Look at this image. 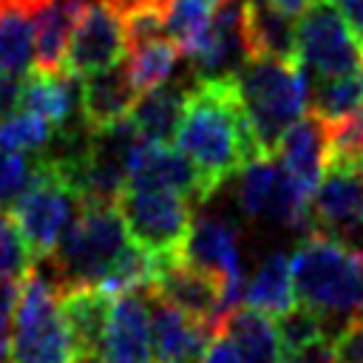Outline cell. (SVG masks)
<instances>
[{
	"instance_id": "cell-1",
	"label": "cell",
	"mask_w": 363,
	"mask_h": 363,
	"mask_svg": "<svg viewBox=\"0 0 363 363\" xmlns=\"http://www.w3.org/2000/svg\"><path fill=\"white\" fill-rule=\"evenodd\" d=\"M176 147L201 173L210 196L250 162L267 156L252 133L235 77H196L176 130Z\"/></svg>"
},
{
	"instance_id": "cell-2",
	"label": "cell",
	"mask_w": 363,
	"mask_h": 363,
	"mask_svg": "<svg viewBox=\"0 0 363 363\" xmlns=\"http://www.w3.org/2000/svg\"><path fill=\"white\" fill-rule=\"evenodd\" d=\"M292 289L301 306L340 326L363 318V250L326 233L309 235L289 255Z\"/></svg>"
},
{
	"instance_id": "cell-3",
	"label": "cell",
	"mask_w": 363,
	"mask_h": 363,
	"mask_svg": "<svg viewBox=\"0 0 363 363\" xmlns=\"http://www.w3.org/2000/svg\"><path fill=\"white\" fill-rule=\"evenodd\" d=\"M130 235L125 230V218L116 201L82 199L71 227L60 238L51 258L40 264H51V284L62 292L68 286L99 284L116 261L130 250Z\"/></svg>"
},
{
	"instance_id": "cell-4",
	"label": "cell",
	"mask_w": 363,
	"mask_h": 363,
	"mask_svg": "<svg viewBox=\"0 0 363 363\" xmlns=\"http://www.w3.org/2000/svg\"><path fill=\"white\" fill-rule=\"evenodd\" d=\"M252 133L267 156L309 108V74L298 60L250 57L235 74Z\"/></svg>"
},
{
	"instance_id": "cell-5",
	"label": "cell",
	"mask_w": 363,
	"mask_h": 363,
	"mask_svg": "<svg viewBox=\"0 0 363 363\" xmlns=\"http://www.w3.org/2000/svg\"><path fill=\"white\" fill-rule=\"evenodd\" d=\"M77 349L60 306V289L34 264L23 281L11 318L9 363H74Z\"/></svg>"
},
{
	"instance_id": "cell-6",
	"label": "cell",
	"mask_w": 363,
	"mask_h": 363,
	"mask_svg": "<svg viewBox=\"0 0 363 363\" xmlns=\"http://www.w3.org/2000/svg\"><path fill=\"white\" fill-rule=\"evenodd\" d=\"M79 204L82 196L77 184L68 179V173L60 167V162L48 153H40L31 184L14 201V218L34 255V264L54 255Z\"/></svg>"
},
{
	"instance_id": "cell-7",
	"label": "cell",
	"mask_w": 363,
	"mask_h": 363,
	"mask_svg": "<svg viewBox=\"0 0 363 363\" xmlns=\"http://www.w3.org/2000/svg\"><path fill=\"white\" fill-rule=\"evenodd\" d=\"M116 207L125 218L130 241L153 255H184V244L193 227L196 204L170 187H133L125 184Z\"/></svg>"
},
{
	"instance_id": "cell-8",
	"label": "cell",
	"mask_w": 363,
	"mask_h": 363,
	"mask_svg": "<svg viewBox=\"0 0 363 363\" xmlns=\"http://www.w3.org/2000/svg\"><path fill=\"white\" fill-rule=\"evenodd\" d=\"M295 45L309 79L363 74V40L332 0H309L295 26Z\"/></svg>"
},
{
	"instance_id": "cell-9",
	"label": "cell",
	"mask_w": 363,
	"mask_h": 363,
	"mask_svg": "<svg viewBox=\"0 0 363 363\" xmlns=\"http://www.w3.org/2000/svg\"><path fill=\"white\" fill-rule=\"evenodd\" d=\"M125 54L128 28L122 9L113 0H85L62 57V71L79 79L122 62Z\"/></svg>"
},
{
	"instance_id": "cell-10",
	"label": "cell",
	"mask_w": 363,
	"mask_h": 363,
	"mask_svg": "<svg viewBox=\"0 0 363 363\" xmlns=\"http://www.w3.org/2000/svg\"><path fill=\"white\" fill-rule=\"evenodd\" d=\"M235 196L238 207L252 221L309 230V199L289 182V176L272 156H261L238 173Z\"/></svg>"
},
{
	"instance_id": "cell-11",
	"label": "cell",
	"mask_w": 363,
	"mask_h": 363,
	"mask_svg": "<svg viewBox=\"0 0 363 363\" xmlns=\"http://www.w3.org/2000/svg\"><path fill=\"white\" fill-rule=\"evenodd\" d=\"M309 230L363 250V167L326 164L309 201Z\"/></svg>"
},
{
	"instance_id": "cell-12",
	"label": "cell",
	"mask_w": 363,
	"mask_h": 363,
	"mask_svg": "<svg viewBox=\"0 0 363 363\" xmlns=\"http://www.w3.org/2000/svg\"><path fill=\"white\" fill-rule=\"evenodd\" d=\"M184 261L221 278L230 306H238V298H244L247 275H244L238 227L230 218H224V216L193 218V227H190V235L184 244Z\"/></svg>"
},
{
	"instance_id": "cell-13",
	"label": "cell",
	"mask_w": 363,
	"mask_h": 363,
	"mask_svg": "<svg viewBox=\"0 0 363 363\" xmlns=\"http://www.w3.org/2000/svg\"><path fill=\"white\" fill-rule=\"evenodd\" d=\"M153 289L159 295H164L167 301H173L176 306H182L196 320L207 323L213 332L221 329L224 326V318L235 309L227 301L224 281L216 278V275H210L207 269L184 261V255L162 258Z\"/></svg>"
},
{
	"instance_id": "cell-14",
	"label": "cell",
	"mask_w": 363,
	"mask_h": 363,
	"mask_svg": "<svg viewBox=\"0 0 363 363\" xmlns=\"http://www.w3.org/2000/svg\"><path fill=\"white\" fill-rule=\"evenodd\" d=\"M125 184L133 187H170L184 193L196 207H201L210 199V190L204 187L201 173L193 167V162L170 145L150 142V139H136L128 162V179Z\"/></svg>"
},
{
	"instance_id": "cell-15",
	"label": "cell",
	"mask_w": 363,
	"mask_h": 363,
	"mask_svg": "<svg viewBox=\"0 0 363 363\" xmlns=\"http://www.w3.org/2000/svg\"><path fill=\"white\" fill-rule=\"evenodd\" d=\"M153 337H150V306L147 292H122L113 295V306L105 323L99 343L102 363H150Z\"/></svg>"
},
{
	"instance_id": "cell-16",
	"label": "cell",
	"mask_w": 363,
	"mask_h": 363,
	"mask_svg": "<svg viewBox=\"0 0 363 363\" xmlns=\"http://www.w3.org/2000/svg\"><path fill=\"white\" fill-rule=\"evenodd\" d=\"M145 292L150 306L153 354L170 363H199L207 340L213 337V329L196 320L193 315H187L182 306H176L156 289H145Z\"/></svg>"
},
{
	"instance_id": "cell-17",
	"label": "cell",
	"mask_w": 363,
	"mask_h": 363,
	"mask_svg": "<svg viewBox=\"0 0 363 363\" xmlns=\"http://www.w3.org/2000/svg\"><path fill=\"white\" fill-rule=\"evenodd\" d=\"M20 108L51 122L57 133L85 125L79 116V79L62 68H28L23 77Z\"/></svg>"
},
{
	"instance_id": "cell-18",
	"label": "cell",
	"mask_w": 363,
	"mask_h": 363,
	"mask_svg": "<svg viewBox=\"0 0 363 363\" xmlns=\"http://www.w3.org/2000/svg\"><path fill=\"white\" fill-rule=\"evenodd\" d=\"M278 164L289 176V182L312 201V193L326 167V125L306 113L301 116L278 142Z\"/></svg>"
},
{
	"instance_id": "cell-19",
	"label": "cell",
	"mask_w": 363,
	"mask_h": 363,
	"mask_svg": "<svg viewBox=\"0 0 363 363\" xmlns=\"http://www.w3.org/2000/svg\"><path fill=\"white\" fill-rule=\"evenodd\" d=\"M136 96L139 91L130 82L125 60L105 71L79 77V116L88 130H99L125 119Z\"/></svg>"
},
{
	"instance_id": "cell-20",
	"label": "cell",
	"mask_w": 363,
	"mask_h": 363,
	"mask_svg": "<svg viewBox=\"0 0 363 363\" xmlns=\"http://www.w3.org/2000/svg\"><path fill=\"white\" fill-rule=\"evenodd\" d=\"M193 79L196 77H182V79H173V82H162L150 91H142L133 99V105L128 111V119H130V125L136 128V133L142 139L162 142V145H170L176 139V130H179L182 113H184V102L190 96Z\"/></svg>"
},
{
	"instance_id": "cell-21",
	"label": "cell",
	"mask_w": 363,
	"mask_h": 363,
	"mask_svg": "<svg viewBox=\"0 0 363 363\" xmlns=\"http://www.w3.org/2000/svg\"><path fill=\"white\" fill-rule=\"evenodd\" d=\"M60 306H62L77 354L99 357V343H102L105 323L113 306V295L102 289L99 284L68 286L60 292Z\"/></svg>"
},
{
	"instance_id": "cell-22",
	"label": "cell",
	"mask_w": 363,
	"mask_h": 363,
	"mask_svg": "<svg viewBox=\"0 0 363 363\" xmlns=\"http://www.w3.org/2000/svg\"><path fill=\"white\" fill-rule=\"evenodd\" d=\"M295 17L269 6L267 0H244V34L250 57L298 60Z\"/></svg>"
},
{
	"instance_id": "cell-23",
	"label": "cell",
	"mask_w": 363,
	"mask_h": 363,
	"mask_svg": "<svg viewBox=\"0 0 363 363\" xmlns=\"http://www.w3.org/2000/svg\"><path fill=\"white\" fill-rule=\"evenodd\" d=\"M85 0H45L31 11L34 20V65L57 71L62 68V57L74 31V23L82 11Z\"/></svg>"
},
{
	"instance_id": "cell-24",
	"label": "cell",
	"mask_w": 363,
	"mask_h": 363,
	"mask_svg": "<svg viewBox=\"0 0 363 363\" xmlns=\"http://www.w3.org/2000/svg\"><path fill=\"white\" fill-rule=\"evenodd\" d=\"M244 303L250 309H258L269 318L284 315L295 306V289H292V272H289V255L272 252L267 255L255 275L244 286Z\"/></svg>"
},
{
	"instance_id": "cell-25",
	"label": "cell",
	"mask_w": 363,
	"mask_h": 363,
	"mask_svg": "<svg viewBox=\"0 0 363 363\" xmlns=\"http://www.w3.org/2000/svg\"><path fill=\"white\" fill-rule=\"evenodd\" d=\"M224 329L238 346L241 363H278L281 357V343L275 332V320L258 309H233L224 318Z\"/></svg>"
},
{
	"instance_id": "cell-26",
	"label": "cell",
	"mask_w": 363,
	"mask_h": 363,
	"mask_svg": "<svg viewBox=\"0 0 363 363\" xmlns=\"http://www.w3.org/2000/svg\"><path fill=\"white\" fill-rule=\"evenodd\" d=\"M179 57H182V51L167 34L153 37L139 45H130L125 54V65H128L133 88L142 94V91H150V88L167 82L170 74L176 71Z\"/></svg>"
},
{
	"instance_id": "cell-27",
	"label": "cell",
	"mask_w": 363,
	"mask_h": 363,
	"mask_svg": "<svg viewBox=\"0 0 363 363\" xmlns=\"http://www.w3.org/2000/svg\"><path fill=\"white\" fill-rule=\"evenodd\" d=\"M309 105L312 113L323 122H340L357 108H363V74L346 77H312L309 82Z\"/></svg>"
},
{
	"instance_id": "cell-28",
	"label": "cell",
	"mask_w": 363,
	"mask_h": 363,
	"mask_svg": "<svg viewBox=\"0 0 363 363\" xmlns=\"http://www.w3.org/2000/svg\"><path fill=\"white\" fill-rule=\"evenodd\" d=\"M34 65V20L23 6H0V77Z\"/></svg>"
},
{
	"instance_id": "cell-29",
	"label": "cell",
	"mask_w": 363,
	"mask_h": 363,
	"mask_svg": "<svg viewBox=\"0 0 363 363\" xmlns=\"http://www.w3.org/2000/svg\"><path fill=\"white\" fill-rule=\"evenodd\" d=\"M54 136V125L31 111L20 108L9 116H0V150L6 153H43Z\"/></svg>"
},
{
	"instance_id": "cell-30",
	"label": "cell",
	"mask_w": 363,
	"mask_h": 363,
	"mask_svg": "<svg viewBox=\"0 0 363 363\" xmlns=\"http://www.w3.org/2000/svg\"><path fill=\"white\" fill-rule=\"evenodd\" d=\"M272 320H275L281 352L303 349L309 343L326 340V332H329V323L318 312H312L309 306H292V309H286L284 315H278Z\"/></svg>"
},
{
	"instance_id": "cell-31",
	"label": "cell",
	"mask_w": 363,
	"mask_h": 363,
	"mask_svg": "<svg viewBox=\"0 0 363 363\" xmlns=\"http://www.w3.org/2000/svg\"><path fill=\"white\" fill-rule=\"evenodd\" d=\"M34 267V255L17 227V218H11L3 207H0V278H17L23 281V275Z\"/></svg>"
},
{
	"instance_id": "cell-32",
	"label": "cell",
	"mask_w": 363,
	"mask_h": 363,
	"mask_svg": "<svg viewBox=\"0 0 363 363\" xmlns=\"http://www.w3.org/2000/svg\"><path fill=\"white\" fill-rule=\"evenodd\" d=\"M37 170V159L26 153H6L0 150V207H14V201L26 193Z\"/></svg>"
},
{
	"instance_id": "cell-33",
	"label": "cell",
	"mask_w": 363,
	"mask_h": 363,
	"mask_svg": "<svg viewBox=\"0 0 363 363\" xmlns=\"http://www.w3.org/2000/svg\"><path fill=\"white\" fill-rule=\"evenodd\" d=\"M332 354L335 363H363V318H352L332 332Z\"/></svg>"
},
{
	"instance_id": "cell-34",
	"label": "cell",
	"mask_w": 363,
	"mask_h": 363,
	"mask_svg": "<svg viewBox=\"0 0 363 363\" xmlns=\"http://www.w3.org/2000/svg\"><path fill=\"white\" fill-rule=\"evenodd\" d=\"M199 363H241L238 346H235V340L230 337V332L224 326L213 332V337L207 340Z\"/></svg>"
},
{
	"instance_id": "cell-35",
	"label": "cell",
	"mask_w": 363,
	"mask_h": 363,
	"mask_svg": "<svg viewBox=\"0 0 363 363\" xmlns=\"http://www.w3.org/2000/svg\"><path fill=\"white\" fill-rule=\"evenodd\" d=\"M278 363H335V354H332V346L326 340H318V343H309L303 349L281 352Z\"/></svg>"
},
{
	"instance_id": "cell-36",
	"label": "cell",
	"mask_w": 363,
	"mask_h": 363,
	"mask_svg": "<svg viewBox=\"0 0 363 363\" xmlns=\"http://www.w3.org/2000/svg\"><path fill=\"white\" fill-rule=\"evenodd\" d=\"M332 3L346 17V23L354 28V34L363 40V0H332Z\"/></svg>"
},
{
	"instance_id": "cell-37",
	"label": "cell",
	"mask_w": 363,
	"mask_h": 363,
	"mask_svg": "<svg viewBox=\"0 0 363 363\" xmlns=\"http://www.w3.org/2000/svg\"><path fill=\"white\" fill-rule=\"evenodd\" d=\"M267 3L281 9V11H286V14H292V17H301V11L309 6V0H267Z\"/></svg>"
},
{
	"instance_id": "cell-38",
	"label": "cell",
	"mask_w": 363,
	"mask_h": 363,
	"mask_svg": "<svg viewBox=\"0 0 363 363\" xmlns=\"http://www.w3.org/2000/svg\"><path fill=\"white\" fill-rule=\"evenodd\" d=\"M74 363H102V360L99 357H91V354H77Z\"/></svg>"
},
{
	"instance_id": "cell-39",
	"label": "cell",
	"mask_w": 363,
	"mask_h": 363,
	"mask_svg": "<svg viewBox=\"0 0 363 363\" xmlns=\"http://www.w3.org/2000/svg\"><path fill=\"white\" fill-rule=\"evenodd\" d=\"M159 363H170V360H159Z\"/></svg>"
}]
</instances>
